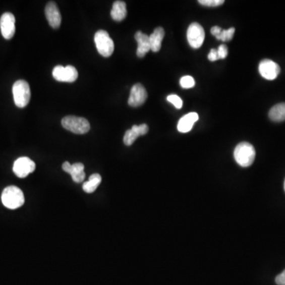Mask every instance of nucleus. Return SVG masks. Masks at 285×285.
<instances>
[{
  "label": "nucleus",
  "instance_id": "1",
  "mask_svg": "<svg viewBox=\"0 0 285 285\" xmlns=\"http://www.w3.org/2000/svg\"><path fill=\"white\" fill-rule=\"evenodd\" d=\"M1 199L4 206L9 209H17L22 207L25 203L23 192L17 186H11L5 188Z\"/></svg>",
  "mask_w": 285,
  "mask_h": 285
},
{
  "label": "nucleus",
  "instance_id": "2",
  "mask_svg": "<svg viewBox=\"0 0 285 285\" xmlns=\"http://www.w3.org/2000/svg\"><path fill=\"white\" fill-rule=\"evenodd\" d=\"M256 151L254 146L247 142H243L236 146L234 151V157L239 166L248 167L251 166L255 159Z\"/></svg>",
  "mask_w": 285,
  "mask_h": 285
},
{
  "label": "nucleus",
  "instance_id": "3",
  "mask_svg": "<svg viewBox=\"0 0 285 285\" xmlns=\"http://www.w3.org/2000/svg\"><path fill=\"white\" fill-rule=\"evenodd\" d=\"M14 101L15 105L19 108H24L30 102L31 92L30 85L25 80H18L15 82L12 88Z\"/></svg>",
  "mask_w": 285,
  "mask_h": 285
},
{
  "label": "nucleus",
  "instance_id": "4",
  "mask_svg": "<svg viewBox=\"0 0 285 285\" xmlns=\"http://www.w3.org/2000/svg\"><path fill=\"white\" fill-rule=\"evenodd\" d=\"M61 125L67 130L75 134H85L90 131V123L86 118L76 116H67L63 118Z\"/></svg>",
  "mask_w": 285,
  "mask_h": 285
},
{
  "label": "nucleus",
  "instance_id": "5",
  "mask_svg": "<svg viewBox=\"0 0 285 285\" xmlns=\"http://www.w3.org/2000/svg\"><path fill=\"white\" fill-rule=\"evenodd\" d=\"M94 42L100 55L104 57H109L112 55L114 51V42L109 37L108 32L102 30L96 32Z\"/></svg>",
  "mask_w": 285,
  "mask_h": 285
},
{
  "label": "nucleus",
  "instance_id": "6",
  "mask_svg": "<svg viewBox=\"0 0 285 285\" xmlns=\"http://www.w3.org/2000/svg\"><path fill=\"white\" fill-rule=\"evenodd\" d=\"M204 37H205V33L204 29L197 22H193L188 28V42L192 48H200L204 43Z\"/></svg>",
  "mask_w": 285,
  "mask_h": 285
},
{
  "label": "nucleus",
  "instance_id": "7",
  "mask_svg": "<svg viewBox=\"0 0 285 285\" xmlns=\"http://www.w3.org/2000/svg\"><path fill=\"white\" fill-rule=\"evenodd\" d=\"M78 71L72 65L63 67L61 65L55 66L52 71V76L56 81L73 83L77 79Z\"/></svg>",
  "mask_w": 285,
  "mask_h": 285
},
{
  "label": "nucleus",
  "instance_id": "8",
  "mask_svg": "<svg viewBox=\"0 0 285 285\" xmlns=\"http://www.w3.org/2000/svg\"><path fill=\"white\" fill-rule=\"evenodd\" d=\"M35 162L28 157H21L14 163L13 171L17 177L20 179L26 178L30 174L35 170Z\"/></svg>",
  "mask_w": 285,
  "mask_h": 285
},
{
  "label": "nucleus",
  "instance_id": "9",
  "mask_svg": "<svg viewBox=\"0 0 285 285\" xmlns=\"http://www.w3.org/2000/svg\"><path fill=\"white\" fill-rule=\"evenodd\" d=\"M261 76L268 80H273L276 79L280 72L279 65L271 60L265 59L261 61L258 68Z\"/></svg>",
  "mask_w": 285,
  "mask_h": 285
},
{
  "label": "nucleus",
  "instance_id": "10",
  "mask_svg": "<svg viewBox=\"0 0 285 285\" xmlns=\"http://www.w3.org/2000/svg\"><path fill=\"white\" fill-rule=\"evenodd\" d=\"M0 30L3 37L7 40H10L15 35V18L13 14L4 13L0 19Z\"/></svg>",
  "mask_w": 285,
  "mask_h": 285
},
{
  "label": "nucleus",
  "instance_id": "11",
  "mask_svg": "<svg viewBox=\"0 0 285 285\" xmlns=\"http://www.w3.org/2000/svg\"><path fill=\"white\" fill-rule=\"evenodd\" d=\"M147 98V93L146 89L140 83H136L131 89L129 96V105L132 107H139L144 105Z\"/></svg>",
  "mask_w": 285,
  "mask_h": 285
},
{
  "label": "nucleus",
  "instance_id": "12",
  "mask_svg": "<svg viewBox=\"0 0 285 285\" xmlns=\"http://www.w3.org/2000/svg\"><path fill=\"white\" fill-rule=\"evenodd\" d=\"M62 168L65 172L72 176V180L76 183H81L85 179L84 165L81 162L70 164L68 162H64Z\"/></svg>",
  "mask_w": 285,
  "mask_h": 285
},
{
  "label": "nucleus",
  "instance_id": "13",
  "mask_svg": "<svg viewBox=\"0 0 285 285\" xmlns=\"http://www.w3.org/2000/svg\"><path fill=\"white\" fill-rule=\"evenodd\" d=\"M45 16L48 24L53 29H58L61 24V14L58 6L54 2H49L45 7Z\"/></svg>",
  "mask_w": 285,
  "mask_h": 285
},
{
  "label": "nucleus",
  "instance_id": "14",
  "mask_svg": "<svg viewBox=\"0 0 285 285\" xmlns=\"http://www.w3.org/2000/svg\"><path fill=\"white\" fill-rule=\"evenodd\" d=\"M149 128L146 124L140 125H133L132 129L126 131L124 136V143L126 146H131L136 141V139L140 136L147 134Z\"/></svg>",
  "mask_w": 285,
  "mask_h": 285
},
{
  "label": "nucleus",
  "instance_id": "15",
  "mask_svg": "<svg viewBox=\"0 0 285 285\" xmlns=\"http://www.w3.org/2000/svg\"><path fill=\"white\" fill-rule=\"evenodd\" d=\"M135 39L138 44V48L136 51L137 56L143 58L151 50L149 36L142 33L141 31H138L135 34Z\"/></svg>",
  "mask_w": 285,
  "mask_h": 285
},
{
  "label": "nucleus",
  "instance_id": "16",
  "mask_svg": "<svg viewBox=\"0 0 285 285\" xmlns=\"http://www.w3.org/2000/svg\"><path fill=\"white\" fill-rule=\"evenodd\" d=\"M199 116L197 112H190L182 117L178 124V130L180 133H186L190 132L193 125L198 121Z\"/></svg>",
  "mask_w": 285,
  "mask_h": 285
},
{
  "label": "nucleus",
  "instance_id": "17",
  "mask_svg": "<svg viewBox=\"0 0 285 285\" xmlns=\"http://www.w3.org/2000/svg\"><path fill=\"white\" fill-rule=\"evenodd\" d=\"M164 36H165V31L162 27H157L149 36L151 50L152 52H157L161 49Z\"/></svg>",
  "mask_w": 285,
  "mask_h": 285
},
{
  "label": "nucleus",
  "instance_id": "18",
  "mask_svg": "<svg viewBox=\"0 0 285 285\" xmlns=\"http://www.w3.org/2000/svg\"><path fill=\"white\" fill-rule=\"evenodd\" d=\"M111 17L116 22H122L127 16L126 4L123 1H116L112 4L110 12Z\"/></svg>",
  "mask_w": 285,
  "mask_h": 285
},
{
  "label": "nucleus",
  "instance_id": "19",
  "mask_svg": "<svg viewBox=\"0 0 285 285\" xmlns=\"http://www.w3.org/2000/svg\"><path fill=\"white\" fill-rule=\"evenodd\" d=\"M271 121L274 122H282L285 121V103H279L271 108L269 112Z\"/></svg>",
  "mask_w": 285,
  "mask_h": 285
},
{
  "label": "nucleus",
  "instance_id": "20",
  "mask_svg": "<svg viewBox=\"0 0 285 285\" xmlns=\"http://www.w3.org/2000/svg\"><path fill=\"white\" fill-rule=\"evenodd\" d=\"M101 182V175L98 174H94L89 178L87 182H84L83 185V190L85 193H92L97 190Z\"/></svg>",
  "mask_w": 285,
  "mask_h": 285
},
{
  "label": "nucleus",
  "instance_id": "21",
  "mask_svg": "<svg viewBox=\"0 0 285 285\" xmlns=\"http://www.w3.org/2000/svg\"><path fill=\"white\" fill-rule=\"evenodd\" d=\"M235 32H236L235 28H230L228 30H222L215 37L219 41H229L233 38Z\"/></svg>",
  "mask_w": 285,
  "mask_h": 285
},
{
  "label": "nucleus",
  "instance_id": "22",
  "mask_svg": "<svg viewBox=\"0 0 285 285\" xmlns=\"http://www.w3.org/2000/svg\"><path fill=\"white\" fill-rule=\"evenodd\" d=\"M180 84L182 88L190 89L195 86V81L192 76H186L181 79Z\"/></svg>",
  "mask_w": 285,
  "mask_h": 285
},
{
  "label": "nucleus",
  "instance_id": "23",
  "mask_svg": "<svg viewBox=\"0 0 285 285\" xmlns=\"http://www.w3.org/2000/svg\"><path fill=\"white\" fill-rule=\"evenodd\" d=\"M166 99H167V101H169V102L173 104V105H175V108H177V109H181L182 105H183L182 100L181 99L180 97L176 95V94H171V95L168 96Z\"/></svg>",
  "mask_w": 285,
  "mask_h": 285
},
{
  "label": "nucleus",
  "instance_id": "24",
  "mask_svg": "<svg viewBox=\"0 0 285 285\" xmlns=\"http://www.w3.org/2000/svg\"><path fill=\"white\" fill-rule=\"evenodd\" d=\"M198 3L203 6L215 8V7L223 5L224 4V1L223 0H199Z\"/></svg>",
  "mask_w": 285,
  "mask_h": 285
},
{
  "label": "nucleus",
  "instance_id": "25",
  "mask_svg": "<svg viewBox=\"0 0 285 285\" xmlns=\"http://www.w3.org/2000/svg\"><path fill=\"white\" fill-rule=\"evenodd\" d=\"M218 58L219 59H225L228 55L227 47L225 44L219 45L217 49Z\"/></svg>",
  "mask_w": 285,
  "mask_h": 285
},
{
  "label": "nucleus",
  "instance_id": "26",
  "mask_svg": "<svg viewBox=\"0 0 285 285\" xmlns=\"http://www.w3.org/2000/svg\"><path fill=\"white\" fill-rule=\"evenodd\" d=\"M275 281L277 285H285V269L276 276Z\"/></svg>",
  "mask_w": 285,
  "mask_h": 285
},
{
  "label": "nucleus",
  "instance_id": "27",
  "mask_svg": "<svg viewBox=\"0 0 285 285\" xmlns=\"http://www.w3.org/2000/svg\"><path fill=\"white\" fill-rule=\"evenodd\" d=\"M208 58L210 61H218L219 58H218L217 49L212 48V49L210 51L209 54H208Z\"/></svg>",
  "mask_w": 285,
  "mask_h": 285
},
{
  "label": "nucleus",
  "instance_id": "28",
  "mask_svg": "<svg viewBox=\"0 0 285 285\" xmlns=\"http://www.w3.org/2000/svg\"><path fill=\"white\" fill-rule=\"evenodd\" d=\"M221 30H222V29L219 27V26H213V27L211 29V33H212V35L216 37V36L220 33Z\"/></svg>",
  "mask_w": 285,
  "mask_h": 285
},
{
  "label": "nucleus",
  "instance_id": "29",
  "mask_svg": "<svg viewBox=\"0 0 285 285\" xmlns=\"http://www.w3.org/2000/svg\"><path fill=\"white\" fill-rule=\"evenodd\" d=\"M284 191H285V180H284Z\"/></svg>",
  "mask_w": 285,
  "mask_h": 285
}]
</instances>
